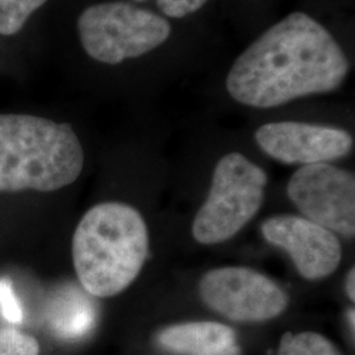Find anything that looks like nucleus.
Wrapping results in <instances>:
<instances>
[{
    "instance_id": "f257e3e1",
    "label": "nucleus",
    "mask_w": 355,
    "mask_h": 355,
    "mask_svg": "<svg viewBox=\"0 0 355 355\" xmlns=\"http://www.w3.org/2000/svg\"><path fill=\"white\" fill-rule=\"evenodd\" d=\"M350 61L328 28L292 12L253 41L229 70V95L248 107L274 108L340 89Z\"/></svg>"
},
{
    "instance_id": "f03ea898",
    "label": "nucleus",
    "mask_w": 355,
    "mask_h": 355,
    "mask_svg": "<svg viewBox=\"0 0 355 355\" xmlns=\"http://www.w3.org/2000/svg\"><path fill=\"white\" fill-rule=\"evenodd\" d=\"M149 254V232L139 211L123 203L92 207L73 237V262L85 291L112 297L128 288Z\"/></svg>"
},
{
    "instance_id": "7ed1b4c3",
    "label": "nucleus",
    "mask_w": 355,
    "mask_h": 355,
    "mask_svg": "<svg viewBox=\"0 0 355 355\" xmlns=\"http://www.w3.org/2000/svg\"><path fill=\"white\" fill-rule=\"evenodd\" d=\"M83 166V148L70 124L0 114V193L61 190L76 182Z\"/></svg>"
},
{
    "instance_id": "20e7f679",
    "label": "nucleus",
    "mask_w": 355,
    "mask_h": 355,
    "mask_svg": "<svg viewBox=\"0 0 355 355\" xmlns=\"http://www.w3.org/2000/svg\"><path fill=\"white\" fill-rule=\"evenodd\" d=\"M76 26L85 51L105 64L142 57L171 36V26L164 16L127 1L89 6L78 17Z\"/></svg>"
},
{
    "instance_id": "39448f33",
    "label": "nucleus",
    "mask_w": 355,
    "mask_h": 355,
    "mask_svg": "<svg viewBox=\"0 0 355 355\" xmlns=\"http://www.w3.org/2000/svg\"><path fill=\"white\" fill-rule=\"evenodd\" d=\"M266 173L241 153H229L215 167L205 203L195 216L192 234L204 245L236 236L265 200Z\"/></svg>"
},
{
    "instance_id": "423d86ee",
    "label": "nucleus",
    "mask_w": 355,
    "mask_h": 355,
    "mask_svg": "<svg viewBox=\"0 0 355 355\" xmlns=\"http://www.w3.org/2000/svg\"><path fill=\"white\" fill-rule=\"evenodd\" d=\"M204 303L234 321L261 322L278 318L288 296L266 275L248 267H220L200 280Z\"/></svg>"
},
{
    "instance_id": "0eeeda50",
    "label": "nucleus",
    "mask_w": 355,
    "mask_h": 355,
    "mask_svg": "<svg viewBox=\"0 0 355 355\" xmlns=\"http://www.w3.org/2000/svg\"><path fill=\"white\" fill-rule=\"evenodd\" d=\"M287 195L305 218L343 237L355 233V178L329 164L302 166L293 173Z\"/></svg>"
},
{
    "instance_id": "6e6552de",
    "label": "nucleus",
    "mask_w": 355,
    "mask_h": 355,
    "mask_svg": "<svg viewBox=\"0 0 355 355\" xmlns=\"http://www.w3.org/2000/svg\"><path fill=\"white\" fill-rule=\"evenodd\" d=\"M254 137L267 155L287 165L329 164L346 157L354 144L345 129L299 121L268 123Z\"/></svg>"
},
{
    "instance_id": "1a4fd4ad",
    "label": "nucleus",
    "mask_w": 355,
    "mask_h": 355,
    "mask_svg": "<svg viewBox=\"0 0 355 355\" xmlns=\"http://www.w3.org/2000/svg\"><path fill=\"white\" fill-rule=\"evenodd\" d=\"M262 234L271 245L290 254L296 270L306 280L329 277L343 258L337 236L304 217L274 216L262 224Z\"/></svg>"
},
{
    "instance_id": "9d476101",
    "label": "nucleus",
    "mask_w": 355,
    "mask_h": 355,
    "mask_svg": "<svg viewBox=\"0 0 355 355\" xmlns=\"http://www.w3.org/2000/svg\"><path fill=\"white\" fill-rule=\"evenodd\" d=\"M166 350L182 355H240L236 333L227 325L196 321L168 327L158 336Z\"/></svg>"
},
{
    "instance_id": "9b49d317",
    "label": "nucleus",
    "mask_w": 355,
    "mask_h": 355,
    "mask_svg": "<svg viewBox=\"0 0 355 355\" xmlns=\"http://www.w3.org/2000/svg\"><path fill=\"white\" fill-rule=\"evenodd\" d=\"M46 320L57 337L74 341L85 337L95 327L96 309L79 290L64 287L51 299Z\"/></svg>"
},
{
    "instance_id": "f8f14e48",
    "label": "nucleus",
    "mask_w": 355,
    "mask_h": 355,
    "mask_svg": "<svg viewBox=\"0 0 355 355\" xmlns=\"http://www.w3.org/2000/svg\"><path fill=\"white\" fill-rule=\"evenodd\" d=\"M278 355H341L324 336L313 331L286 333L282 337Z\"/></svg>"
},
{
    "instance_id": "ddd939ff",
    "label": "nucleus",
    "mask_w": 355,
    "mask_h": 355,
    "mask_svg": "<svg viewBox=\"0 0 355 355\" xmlns=\"http://www.w3.org/2000/svg\"><path fill=\"white\" fill-rule=\"evenodd\" d=\"M45 3L48 0H0V35L20 32L31 15Z\"/></svg>"
},
{
    "instance_id": "4468645a",
    "label": "nucleus",
    "mask_w": 355,
    "mask_h": 355,
    "mask_svg": "<svg viewBox=\"0 0 355 355\" xmlns=\"http://www.w3.org/2000/svg\"><path fill=\"white\" fill-rule=\"evenodd\" d=\"M38 343L17 329H0V355H38Z\"/></svg>"
},
{
    "instance_id": "2eb2a0df",
    "label": "nucleus",
    "mask_w": 355,
    "mask_h": 355,
    "mask_svg": "<svg viewBox=\"0 0 355 355\" xmlns=\"http://www.w3.org/2000/svg\"><path fill=\"white\" fill-rule=\"evenodd\" d=\"M0 315L11 324H21L24 320L23 306L15 293L12 283L6 278L0 279Z\"/></svg>"
},
{
    "instance_id": "dca6fc26",
    "label": "nucleus",
    "mask_w": 355,
    "mask_h": 355,
    "mask_svg": "<svg viewBox=\"0 0 355 355\" xmlns=\"http://www.w3.org/2000/svg\"><path fill=\"white\" fill-rule=\"evenodd\" d=\"M146 1V0H135ZM209 0H155L159 11L170 19H183L198 12Z\"/></svg>"
},
{
    "instance_id": "f3484780",
    "label": "nucleus",
    "mask_w": 355,
    "mask_h": 355,
    "mask_svg": "<svg viewBox=\"0 0 355 355\" xmlns=\"http://www.w3.org/2000/svg\"><path fill=\"white\" fill-rule=\"evenodd\" d=\"M354 282L355 271L354 268H352L350 272L347 274V279H346V292H347V296H349V299H350L352 302H354L355 300Z\"/></svg>"
},
{
    "instance_id": "a211bd4d",
    "label": "nucleus",
    "mask_w": 355,
    "mask_h": 355,
    "mask_svg": "<svg viewBox=\"0 0 355 355\" xmlns=\"http://www.w3.org/2000/svg\"><path fill=\"white\" fill-rule=\"evenodd\" d=\"M349 321L352 322V329L354 330V309H352V311L349 312Z\"/></svg>"
}]
</instances>
